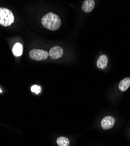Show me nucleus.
<instances>
[{"label": "nucleus", "instance_id": "1", "mask_svg": "<svg viewBox=\"0 0 130 146\" xmlns=\"http://www.w3.org/2000/svg\"><path fill=\"white\" fill-rule=\"evenodd\" d=\"M43 26L51 31H56L61 27V21L60 18L57 15L49 13L46 14L42 19Z\"/></svg>", "mask_w": 130, "mask_h": 146}, {"label": "nucleus", "instance_id": "2", "mask_svg": "<svg viewBox=\"0 0 130 146\" xmlns=\"http://www.w3.org/2000/svg\"><path fill=\"white\" fill-rule=\"evenodd\" d=\"M14 21V16L8 9L0 8V25L4 27L11 25Z\"/></svg>", "mask_w": 130, "mask_h": 146}, {"label": "nucleus", "instance_id": "3", "mask_svg": "<svg viewBox=\"0 0 130 146\" xmlns=\"http://www.w3.org/2000/svg\"><path fill=\"white\" fill-rule=\"evenodd\" d=\"M49 53L45 50L41 49H33L29 52V57L35 60H43L48 58Z\"/></svg>", "mask_w": 130, "mask_h": 146}, {"label": "nucleus", "instance_id": "4", "mask_svg": "<svg viewBox=\"0 0 130 146\" xmlns=\"http://www.w3.org/2000/svg\"><path fill=\"white\" fill-rule=\"evenodd\" d=\"M115 123V119L113 117L108 116L104 117L101 120V125L103 129L107 130L112 128Z\"/></svg>", "mask_w": 130, "mask_h": 146}, {"label": "nucleus", "instance_id": "5", "mask_svg": "<svg viewBox=\"0 0 130 146\" xmlns=\"http://www.w3.org/2000/svg\"><path fill=\"white\" fill-rule=\"evenodd\" d=\"M63 54V50L59 46H55L51 48L49 55L52 59H57L61 58Z\"/></svg>", "mask_w": 130, "mask_h": 146}, {"label": "nucleus", "instance_id": "6", "mask_svg": "<svg viewBox=\"0 0 130 146\" xmlns=\"http://www.w3.org/2000/svg\"><path fill=\"white\" fill-rule=\"evenodd\" d=\"M95 2L93 0H85L82 4V9L85 13H90L94 8Z\"/></svg>", "mask_w": 130, "mask_h": 146}, {"label": "nucleus", "instance_id": "7", "mask_svg": "<svg viewBox=\"0 0 130 146\" xmlns=\"http://www.w3.org/2000/svg\"><path fill=\"white\" fill-rule=\"evenodd\" d=\"M108 64L107 56L105 54H102L99 58L97 62V66L101 69H104L107 67Z\"/></svg>", "mask_w": 130, "mask_h": 146}, {"label": "nucleus", "instance_id": "8", "mask_svg": "<svg viewBox=\"0 0 130 146\" xmlns=\"http://www.w3.org/2000/svg\"><path fill=\"white\" fill-rule=\"evenodd\" d=\"M13 53L16 57H19L22 55L23 52V47L20 43H17L15 44L13 48Z\"/></svg>", "mask_w": 130, "mask_h": 146}, {"label": "nucleus", "instance_id": "9", "mask_svg": "<svg viewBox=\"0 0 130 146\" xmlns=\"http://www.w3.org/2000/svg\"><path fill=\"white\" fill-rule=\"evenodd\" d=\"M130 87V78L127 77L120 81L119 84V89L121 91H125Z\"/></svg>", "mask_w": 130, "mask_h": 146}, {"label": "nucleus", "instance_id": "10", "mask_svg": "<svg viewBox=\"0 0 130 146\" xmlns=\"http://www.w3.org/2000/svg\"><path fill=\"white\" fill-rule=\"evenodd\" d=\"M56 142L59 146H68L70 144L69 139L65 137H60L57 138Z\"/></svg>", "mask_w": 130, "mask_h": 146}, {"label": "nucleus", "instance_id": "11", "mask_svg": "<svg viewBox=\"0 0 130 146\" xmlns=\"http://www.w3.org/2000/svg\"><path fill=\"white\" fill-rule=\"evenodd\" d=\"M31 91L36 94H39L41 91V87L37 85H34L31 87Z\"/></svg>", "mask_w": 130, "mask_h": 146}, {"label": "nucleus", "instance_id": "12", "mask_svg": "<svg viewBox=\"0 0 130 146\" xmlns=\"http://www.w3.org/2000/svg\"><path fill=\"white\" fill-rule=\"evenodd\" d=\"M2 92V90H1V88H0V93H1Z\"/></svg>", "mask_w": 130, "mask_h": 146}]
</instances>
